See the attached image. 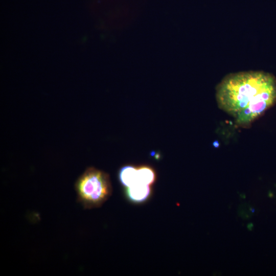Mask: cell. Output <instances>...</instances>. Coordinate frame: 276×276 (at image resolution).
Returning a JSON list of instances; mask_svg holds the SVG:
<instances>
[{"label":"cell","instance_id":"cell-3","mask_svg":"<svg viewBox=\"0 0 276 276\" xmlns=\"http://www.w3.org/2000/svg\"><path fill=\"white\" fill-rule=\"evenodd\" d=\"M152 192L150 186L136 183L126 188L125 194L129 200L134 203H141L147 200Z\"/></svg>","mask_w":276,"mask_h":276},{"label":"cell","instance_id":"cell-2","mask_svg":"<svg viewBox=\"0 0 276 276\" xmlns=\"http://www.w3.org/2000/svg\"><path fill=\"white\" fill-rule=\"evenodd\" d=\"M75 189L78 200L87 209L100 206L112 192L108 174L94 167L88 168L78 178Z\"/></svg>","mask_w":276,"mask_h":276},{"label":"cell","instance_id":"cell-1","mask_svg":"<svg viewBox=\"0 0 276 276\" xmlns=\"http://www.w3.org/2000/svg\"><path fill=\"white\" fill-rule=\"evenodd\" d=\"M216 99L238 126L249 128L276 104V78L263 71L229 74L217 85Z\"/></svg>","mask_w":276,"mask_h":276},{"label":"cell","instance_id":"cell-8","mask_svg":"<svg viewBox=\"0 0 276 276\" xmlns=\"http://www.w3.org/2000/svg\"><path fill=\"white\" fill-rule=\"evenodd\" d=\"M269 196L270 197H272L273 196V194H272V193H269Z\"/></svg>","mask_w":276,"mask_h":276},{"label":"cell","instance_id":"cell-4","mask_svg":"<svg viewBox=\"0 0 276 276\" xmlns=\"http://www.w3.org/2000/svg\"><path fill=\"white\" fill-rule=\"evenodd\" d=\"M118 179L125 188L137 183V167L130 165L122 167L118 172Z\"/></svg>","mask_w":276,"mask_h":276},{"label":"cell","instance_id":"cell-6","mask_svg":"<svg viewBox=\"0 0 276 276\" xmlns=\"http://www.w3.org/2000/svg\"><path fill=\"white\" fill-rule=\"evenodd\" d=\"M247 227L248 230L251 231L254 227V224L252 223H249L247 224Z\"/></svg>","mask_w":276,"mask_h":276},{"label":"cell","instance_id":"cell-5","mask_svg":"<svg viewBox=\"0 0 276 276\" xmlns=\"http://www.w3.org/2000/svg\"><path fill=\"white\" fill-rule=\"evenodd\" d=\"M137 183L151 186L156 179V174L154 169L148 165L137 167Z\"/></svg>","mask_w":276,"mask_h":276},{"label":"cell","instance_id":"cell-7","mask_svg":"<svg viewBox=\"0 0 276 276\" xmlns=\"http://www.w3.org/2000/svg\"><path fill=\"white\" fill-rule=\"evenodd\" d=\"M250 211L252 212V213H254L255 212V209L252 208H250L249 209Z\"/></svg>","mask_w":276,"mask_h":276}]
</instances>
